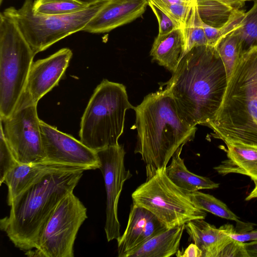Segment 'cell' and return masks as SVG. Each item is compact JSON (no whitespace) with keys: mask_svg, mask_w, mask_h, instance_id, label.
Segmentation results:
<instances>
[{"mask_svg":"<svg viewBox=\"0 0 257 257\" xmlns=\"http://www.w3.org/2000/svg\"><path fill=\"white\" fill-rule=\"evenodd\" d=\"M134 109L137 130L135 153L145 163L148 177L166 168L179 148L194 139L197 128L181 117L165 89L149 94Z\"/></svg>","mask_w":257,"mask_h":257,"instance_id":"7a4b0ae2","label":"cell"},{"mask_svg":"<svg viewBox=\"0 0 257 257\" xmlns=\"http://www.w3.org/2000/svg\"><path fill=\"white\" fill-rule=\"evenodd\" d=\"M226 227L228 235L236 240L242 242L257 241V230L238 232L231 224H226Z\"/></svg>","mask_w":257,"mask_h":257,"instance_id":"1f68e13d","label":"cell"},{"mask_svg":"<svg viewBox=\"0 0 257 257\" xmlns=\"http://www.w3.org/2000/svg\"><path fill=\"white\" fill-rule=\"evenodd\" d=\"M195 1L190 4H167L159 2H150L165 13L178 28L182 29L185 26Z\"/></svg>","mask_w":257,"mask_h":257,"instance_id":"f1b7e54d","label":"cell"},{"mask_svg":"<svg viewBox=\"0 0 257 257\" xmlns=\"http://www.w3.org/2000/svg\"><path fill=\"white\" fill-rule=\"evenodd\" d=\"M40 126L45 154L44 161L86 170L99 169L100 162L96 151L41 120Z\"/></svg>","mask_w":257,"mask_h":257,"instance_id":"7c38bea8","label":"cell"},{"mask_svg":"<svg viewBox=\"0 0 257 257\" xmlns=\"http://www.w3.org/2000/svg\"><path fill=\"white\" fill-rule=\"evenodd\" d=\"M249 257H257V241L244 243Z\"/></svg>","mask_w":257,"mask_h":257,"instance_id":"836d02e7","label":"cell"},{"mask_svg":"<svg viewBox=\"0 0 257 257\" xmlns=\"http://www.w3.org/2000/svg\"><path fill=\"white\" fill-rule=\"evenodd\" d=\"M234 9L239 10L244 6V2L242 0H217Z\"/></svg>","mask_w":257,"mask_h":257,"instance_id":"e575fe53","label":"cell"},{"mask_svg":"<svg viewBox=\"0 0 257 257\" xmlns=\"http://www.w3.org/2000/svg\"><path fill=\"white\" fill-rule=\"evenodd\" d=\"M150 55L160 65L174 72L184 56L181 29H175L166 35H157L153 44Z\"/></svg>","mask_w":257,"mask_h":257,"instance_id":"ffe728a7","label":"cell"},{"mask_svg":"<svg viewBox=\"0 0 257 257\" xmlns=\"http://www.w3.org/2000/svg\"><path fill=\"white\" fill-rule=\"evenodd\" d=\"M197 1H195L191 8L184 27L181 29L184 43V55L195 47L207 45Z\"/></svg>","mask_w":257,"mask_h":257,"instance_id":"603a6c76","label":"cell"},{"mask_svg":"<svg viewBox=\"0 0 257 257\" xmlns=\"http://www.w3.org/2000/svg\"><path fill=\"white\" fill-rule=\"evenodd\" d=\"M176 255L179 257H202V253L197 245L192 243L184 251L179 249Z\"/></svg>","mask_w":257,"mask_h":257,"instance_id":"d6a6232c","label":"cell"},{"mask_svg":"<svg viewBox=\"0 0 257 257\" xmlns=\"http://www.w3.org/2000/svg\"><path fill=\"white\" fill-rule=\"evenodd\" d=\"M16 22L0 14V118L14 111L35 56Z\"/></svg>","mask_w":257,"mask_h":257,"instance_id":"8992f818","label":"cell"},{"mask_svg":"<svg viewBox=\"0 0 257 257\" xmlns=\"http://www.w3.org/2000/svg\"><path fill=\"white\" fill-rule=\"evenodd\" d=\"M227 159L214 168L219 174L246 175L257 184V147L239 142H225Z\"/></svg>","mask_w":257,"mask_h":257,"instance_id":"ac0fdd59","label":"cell"},{"mask_svg":"<svg viewBox=\"0 0 257 257\" xmlns=\"http://www.w3.org/2000/svg\"><path fill=\"white\" fill-rule=\"evenodd\" d=\"M83 168L54 163L47 161L29 164H19L10 170L3 183L8 187V205L13 200L33 184L49 174L63 171H73Z\"/></svg>","mask_w":257,"mask_h":257,"instance_id":"e0dca14e","label":"cell"},{"mask_svg":"<svg viewBox=\"0 0 257 257\" xmlns=\"http://www.w3.org/2000/svg\"><path fill=\"white\" fill-rule=\"evenodd\" d=\"M85 171L49 174L13 200L0 227L16 247L26 251L36 248L47 221L62 199L73 192Z\"/></svg>","mask_w":257,"mask_h":257,"instance_id":"3957f363","label":"cell"},{"mask_svg":"<svg viewBox=\"0 0 257 257\" xmlns=\"http://www.w3.org/2000/svg\"><path fill=\"white\" fill-rule=\"evenodd\" d=\"M244 14L242 11L237 10L231 19L219 28L208 25L202 21L207 45L215 47L220 39L238 29L240 26Z\"/></svg>","mask_w":257,"mask_h":257,"instance_id":"83f0119b","label":"cell"},{"mask_svg":"<svg viewBox=\"0 0 257 257\" xmlns=\"http://www.w3.org/2000/svg\"><path fill=\"white\" fill-rule=\"evenodd\" d=\"M215 47L223 62L228 81L240 57L238 40L234 31L220 39Z\"/></svg>","mask_w":257,"mask_h":257,"instance_id":"484cf974","label":"cell"},{"mask_svg":"<svg viewBox=\"0 0 257 257\" xmlns=\"http://www.w3.org/2000/svg\"><path fill=\"white\" fill-rule=\"evenodd\" d=\"M87 218V209L73 192L60 202L46 223L31 256L73 257L79 228Z\"/></svg>","mask_w":257,"mask_h":257,"instance_id":"9c48e42d","label":"cell"},{"mask_svg":"<svg viewBox=\"0 0 257 257\" xmlns=\"http://www.w3.org/2000/svg\"><path fill=\"white\" fill-rule=\"evenodd\" d=\"M161 169L147 177L132 193L133 203L153 213L168 228L205 219V211L199 209L186 192L176 186Z\"/></svg>","mask_w":257,"mask_h":257,"instance_id":"ba28073f","label":"cell"},{"mask_svg":"<svg viewBox=\"0 0 257 257\" xmlns=\"http://www.w3.org/2000/svg\"><path fill=\"white\" fill-rule=\"evenodd\" d=\"M194 204L200 209L209 212L218 217L235 221L246 229L250 228L249 223L239 220V218L231 211L227 205L214 196L199 191L189 193Z\"/></svg>","mask_w":257,"mask_h":257,"instance_id":"d4e9b609","label":"cell"},{"mask_svg":"<svg viewBox=\"0 0 257 257\" xmlns=\"http://www.w3.org/2000/svg\"><path fill=\"white\" fill-rule=\"evenodd\" d=\"M72 56L71 50L65 48L48 57L33 62L15 109L37 104L44 95L58 85Z\"/></svg>","mask_w":257,"mask_h":257,"instance_id":"4fadbf2b","label":"cell"},{"mask_svg":"<svg viewBox=\"0 0 257 257\" xmlns=\"http://www.w3.org/2000/svg\"><path fill=\"white\" fill-rule=\"evenodd\" d=\"M149 6L155 15L158 22L159 32L158 35H166L174 29L178 28L165 13L150 1H149Z\"/></svg>","mask_w":257,"mask_h":257,"instance_id":"4dcf8cb0","label":"cell"},{"mask_svg":"<svg viewBox=\"0 0 257 257\" xmlns=\"http://www.w3.org/2000/svg\"><path fill=\"white\" fill-rule=\"evenodd\" d=\"M223 62L215 47L188 51L165 84L181 117L190 125H206L219 109L227 86Z\"/></svg>","mask_w":257,"mask_h":257,"instance_id":"6da1fadb","label":"cell"},{"mask_svg":"<svg viewBox=\"0 0 257 257\" xmlns=\"http://www.w3.org/2000/svg\"><path fill=\"white\" fill-rule=\"evenodd\" d=\"M168 228L153 213L132 204L127 224L117 241V256L128 255L151 238Z\"/></svg>","mask_w":257,"mask_h":257,"instance_id":"9a60e30c","label":"cell"},{"mask_svg":"<svg viewBox=\"0 0 257 257\" xmlns=\"http://www.w3.org/2000/svg\"><path fill=\"white\" fill-rule=\"evenodd\" d=\"M190 238L202 251V257H247L244 243L231 238L226 224L219 228L204 219H197L185 224Z\"/></svg>","mask_w":257,"mask_h":257,"instance_id":"5bb4252c","label":"cell"},{"mask_svg":"<svg viewBox=\"0 0 257 257\" xmlns=\"http://www.w3.org/2000/svg\"><path fill=\"white\" fill-rule=\"evenodd\" d=\"M91 5L78 0H35L34 9L45 15H62L81 11Z\"/></svg>","mask_w":257,"mask_h":257,"instance_id":"4316f807","label":"cell"},{"mask_svg":"<svg viewBox=\"0 0 257 257\" xmlns=\"http://www.w3.org/2000/svg\"><path fill=\"white\" fill-rule=\"evenodd\" d=\"M242 1H243L245 2V1H251V0H242Z\"/></svg>","mask_w":257,"mask_h":257,"instance_id":"8d00e7d4","label":"cell"},{"mask_svg":"<svg viewBox=\"0 0 257 257\" xmlns=\"http://www.w3.org/2000/svg\"><path fill=\"white\" fill-rule=\"evenodd\" d=\"M19 164L10 148L2 131L0 133V185L3 183L7 173Z\"/></svg>","mask_w":257,"mask_h":257,"instance_id":"f546056e","label":"cell"},{"mask_svg":"<svg viewBox=\"0 0 257 257\" xmlns=\"http://www.w3.org/2000/svg\"><path fill=\"white\" fill-rule=\"evenodd\" d=\"M149 6L148 0H107L82 31L104 33L140 17Z\"/></svg>","mask_w":257,"mask_h":257,"instance_id":"2e32d148","label":"cell"},{"mask_svg":"<svg viewBox=\"0 0 257 257\" xmlns=\"http://www.w3.org/2000/svg\"><path fill=\"white\" fill-rule=\"evenodd\" d=\"M185 224L167 228L131 252L127 257H170L179 249Z\"/></svg>","mask_w":257,"mask_h":257,"instance_id":"d6986e66","label":"cell"},{"mask_svg":"<svg viewBox=\"0 0 257 257\" xmlns=\"http://www.w3.org/2000/svg\"><path fill=\"white\" fill-rule=\"evenodd\" d=\"M197 3L202 21L217 28L225 25L238 10L217 0H197Z\"/></svg>","mask_w":257,"mask_h":257,"instance_id":"7402d4cb","label":"cell"},{"mask_svg":"<svg viewBox=\"0 0 257 257\" xmlns=\"http://www.w3.org/2000/svg\"><path fill=\"white\" fill-rule=\"evenodd\" d=\"M106 1L73 14L45 15L34 9L33 0H25L19 9L9 7L4 13L17 24L35 55L63 38L82 31Z\"/></svg>","mask_w":257,"mask_h":257,"instance_id":"52a82bcc","label":"cell"},{"mask_svg":"<svg viewBox=\"0 0 257 257\" xmlns=\"http://www.w3.org/2000/svg\"><path fill=\"white\" fill-rule=\"evenodd\" d=\"M134 108L126 88L104 79L91 96L81 118L80 141L95 151L117 145L124 129L127 110Z\"/></svg>","mask_w":257,"mask_h":257,"instance_id":"5b68a950","label":"cell"},{"mask_svg":"<svg viewBox=\"0 0 257 257\" xmlns=\"http://www.w3.org/2000/svg\"><path fill=\"white\" fill-rule=\"evenodd\" d=\"M100 162V170L106 193V220L104 230L107 241L117 240L120 236V224L117 209L124 182L132 175L124 166L125 152L119 144L96 151Z\"/></svg>","mask_w":257,"mask_h":257,"instance_id":"8fae6325","label":"cell"},{"mask_svg":"<svg viewBox=\"0 0 257 257\" xmlns=\"http://www.w3.org/2000/svg\"><path fill=\"white\" fill-rule=\"evenodd\" d=\"M257 198V184L255 185L254 188L250 193V194L246 197L245 200L248 201L252 199Z\"/></svg>","mask_w":257,"mask_h":257,"instance_id":"d590c367","label":"cell"},{"mask_svg":"<svg viewBox=\"0 0 257 257\" xmlns=\"http://www.w3.org/2000/svg\"><path fill=\"white\" fill-rule=\"evenodd\" d=\"M206 126L224 143L257 147V48L240 56L222 103Z\"/></svg>","mask_w":257,"mask_h":257,"instance_id":"277c9868","label":"cell"},{"mask_svg":"<svg viewBox=\"0 0 257 257\" xmlns=\"http://www.w3.org/2000/svg\"><path fill=\"white\" fill-rule=\"evenodd\" d=\"M238 38L240 56L257 48V0L252 7L244 13L240 27L234 31Z\"/></svg>","mask_w":257,"mask_h":257,"instance_id":"cb8c5ba5","label":"cell"},{"mask_svg":"<svg viewBox=\"0 0 257 257\" xmlns=\"http://www.w3.org/2000/svg\"><path fill=\"white\" fill-rule=\"evenodd\" d=\"M183 146H180L175 152L172 157L171 164L166 167L165 172L168 177L178 187L189 193L202 189L217 188L219 185L218 183L188 170L184 160L180 157Z\"/></svg>","mask_w":257,"mask_h":257,"instance_id":"44dd1931","label":"cell"},{"mask_svg":"<svg viewBox=\"0 0 257 257\" xmlns=\"http://www.w3.org/2000/svg\"><path fill=\"white\" fill-rule=\"evenodd\" d=\"M37 105L16 109L10 116L1 119V130L19 164L45 160Z\"/></svg>","mask_w":257,"mask_h":257,"instance_id":"30bf717a","label":"cell"}]
</instances>
